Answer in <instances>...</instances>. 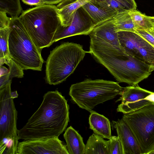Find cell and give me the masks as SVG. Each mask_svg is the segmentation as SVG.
Masks as SVG:
<instances>
[{
    "label": "cell",
    "mask_w": 154,
    "mask_h": 154,
    "mask_svg": "<svg viewBox=\"0 0 154 154\" xmlns=\"http://www.w3.org/2000/svg\"><path fill=\"white\" fill-rule=\"evenodd\" d=\"M69 121V106L58 91H49L39 107L25 125L18 130V139L24 140L58 137Z\"/></svg>",
    "instance_id": "1"
},
{
    "label": "cell",
    "mask_w": 154,
    "mask_h": 154,
    "mask_svg": "<svg viewBox=\"0 0 154 154\" xmlns=\"http://www.w3.org/2000/svg\"><path fill=\"white\" fill-rule=\"evenodd\" d=\"M36 46L40 50L53 43L55 32L61 25L55 5L43 4L23 11L18 17Z\"/></svg>",
    "instance_id": "2"
},
{
    "label": "cell",
    "mask_w": 154,
    "mask_h": 154,
    "mask_svg": "<svg viewBox=\"0 0 154 154\" xmlns=\"http://www.w3.org/2000/svg\"><path fill=\"white\" fill-rule=\"evenodd\" d=\"M8 48L11 58L24 70L41 71L44 61L18 17H11Z\"/></svg>",
    "instance_id": "3"
},
{
    "label": "cell",
    "mask_w": 154,
    "mask_h": 154,
    "mask_svg": "<svg viewBox=\"0 0 154 154\" xmlns=\"http://www.w3.org/2000/svg\"><path fill=\"white\" fill-rule=\"evenodd\" d=\"M88 51L82 45L64 42L51 51L46 62L45 80L50 85L59 84L73 72Z\"/></svg>",
    "instance_id": "4"
},
{
    "label": "cell",
    "mask_w": 154,
    "mask_h": 154,
    "mask_svg": "<svg viewBox=\"0 0 154 154\" xmlns=\"http://www.w3.org/2000/svg\"><path fill=\"white\" fill-rule=\"evenodd\" d=\"M123 88L118 82L87 79L72 85L69 94L79 107L90 112L98 104L120 95Z\"/></svg>",
    "instance_id": "5"
},
{
    "label": "cell",
    "mask_w": 154,
    "mask_h": 154,
    "mask_svg": "<svg viewBox=\"0 0 154 154\" xmlns=\"http://www.w3.org/2000/svg\"><path fill=\"white\" fill-rule=\"evenodd\" d=\"M92 56L118 82L130 85L138 84L154 71L149 65L128 54L112 56Z\"/></svg>",
    "instance_id": "6"
},
{
    "label": "cell",
    "mask_w": 154,
    "mask_h": 154,
    "mask_svg": "<svg viewBox=\"0 0 154 154\" xmlns=\"http://www.w3.org/2000/svg\"><path fill=\"white\" fill-rule=\"evenodd\" d=\"M122 119L135 136L141 154L154 149V105L125 114Z\"/></svg>",
    "instance_id": "7"
},
{
    "label": "cell",
    "mask_w": 154,
    "mask_h": 154,
    "mask_svg": "<svg viewBox=\"0 0 154 154\" xmlns=\"http://www.w3.org/2000/svg\"><path fill=\"white\" fill-rule=\"evenodd\" d=\"M91 55L115 56L126 53L121 46L113 18L96 25L89 33Z\"/></svg>",
    "instance_id": "8"
},
{
    "label": "cell",
    "mask_w": 154,
    "mask_h": 154,
    "mask_svg": "<svg viewBox=\"0 0 154 154\" xmlns=\"http://www.w3.org/2000/svg\"><path fill=\"white\" fill-rule=\"evenodd\" d=\"M11 82L0 88V141L11 143L17 147V113L11 95Z\"/></svg>",
    "instance_id": "9"
},
{
    "label": "cell",
    "mask_w": 154,
    "mask_h": 154,
    "mask_svg": "<svg viewBox=\"0 0 154 154\" xmlns=\"http://www.w3.org/2000/svg\"><path fill=\"white\" fill-rule=\"evenodd\" d=\"M119 42L126 53L149 66L154 71V48L135 32H118Z\"/></svg>",
    "instance_id": "10"
},
{
    "label": "cell",
    "mask_w": 154,
    "mask_h": 154,
    "mask_svg": "<svg viewBox=\"0 0 154 154\" xmlns=\"http://www.w3.org/2000/svg\"><path fill=\"white\" fill-rule=\"evenodd\" d=\"M18 154H69L58 137L24 140L19 143Z\"/></svg>",
    "instance_id": "11"
},
{
    "label": "cell",
    "mask_w": 154,
    "mask_h": 154,
    "mask_svg": "<svg viewBox=\"0 0 154 154\" xmlns=\"http://www.w3.org/2000/svg\"><path fill=\"white\" fill-rule=\"evenodd\" d=\"M153 93L140 87L138 84L124 88L121 97L117 101H122L117 109V112L127 114L154 103L146 99Z\"/></svg>",
    "instance_id": "12"
},
{
    "label": "cell",
    "mask_w": 154,
    "mask_h": 154,
    "mask_svg": "<svg viewBox=\"0 0 154 154\" xmlns=\"http://www.w3.org/2000/svg\"><path fill=\"white\" fill-rule=\"evenodd\" d=\"M96 25L82 7L75 12L69 25H60L55 32L53 43L73 36L88 35Z\"/></svg>",
    "instance_id": "13"
},
{
    "label": "cell",
    "mask_w": 154,
    "mask_h": 154,
    "mask_svg": "<svg viewBox=\"0 0 154 154\" xmlns=\"http://www.w3.org/2000/svg\"><path fill=\"white\" fill-rule=\"evenodd\" d=\"M112 125L121 140L124 154H141L139 145L131 130L122 119L112 121Z\"/></svg>",
    "instance_id": "14"
},
{
    "label": "cell",
    "mask_w": 154,
    "mask_h": 154,
    "mask_svg": "<svg viewBox=\"0 0 154 154\" xmlns=\"http://www.w3.org/2000/svg\"><path fill=\"white\" fill-rule=\"evenodd\" d=\"M93 0H64L56 6L61 26L70 23L76 11L84 5Z\"/></svg>",
    "instance_id": "15"
},
{
    "label": "cell",
    "mask_w": 154,
    "mask_h": 154,
    "mask_svg": "<svg viewBox=\"0 0 154 154\" xmlns=\"http://www.w3.org/2000/svg\"><path fill=\"white\" fill-rule=\"evenodd\" d=\"M82 7L97 25L113 17L117 13L103 6L99 0H93Z\"/></svg>",
    "instance_id": "16"
},
{
    "label": "cell",
    "mask_w": 154,
    "mask_h": 154,
    "mask_svg": "<svg viewBox=\"0 0 154 154\" xmlns=\"http://www.w3.org/2000/svg\"><path fill=\"white\" fill-rule=\"evenodd\" d=\"M89 118L90 128L94 133L109 140L112 137L111 125L109 119L104 116L92 110Z\"/></svg>",
    "instance_id": "17"
},
{
    "label": "cell",
    "mask_w": 154,
    "mask_h": 154,
    "mask_svg": "<svg viewBox=\"0 0 154 154\" xmlns=\"http://www.w3.org/2000/svg\"><path fill=\"white\" fill-rule=\"evenodd\" d=\"M69 154H85V145L83 138L72 126L67 128L63 134Z\"/></svg>",
    "instance_id": "18"
},
{
    "label": "cell",
    "mask_w": 154,
    "mask_h": 154,
    "mask_svg": "<svg viewBox=\"0 0 154 154\" xmlns=\"http://www.w3.org/2000/svg\"><path fill=\"white\" fill-rule=\"evenodd\" d=\"M93 133L88 139L85 145V154H109L108 140Z\"/></svg>",
    "instance_id": "19"
},
{
    "label": "cell",
    "mask_w": 154,
    "mask_h": 154,
    "mask_svg": "<svg viewBox=\"0 0 154 154\" xmlns=\"http://www.w3.org/2000/svg\"><path fill=\"white\" fill-rule=\"evenodd\" d=\"M129 11L117 13L113 17V22L117 32L120 31L135 32L136 30Z\"/></svg>",
    "instance_id": "20"
},
{
    "label": "cell",
    "mask_w": 154,
    "mask_h": 154,
    "mask_svg": "<svg viewBox=\"0 0 154 154\" xmlns=\"http://www.w3.org/2000/svg\"><path fill=\"white\" fill-rule=\"evenodd\" d=\"M104 6L117 13L125 11L136 10L135 0H99Z\"/></svg>",
    "instance_id": "21"
},
{
    "label": "cell",
    "mask_w": 154,
    "mask_h": 154,
    "mask_svg": "<svg viewBox=\"0 0 154 154\" xmlns=\"http://www.w3.org/2000/svg\"><path fill=\"white\" fill-rule=\"evenodd\" d=\"M7 61V64L9 67V71L7 74L0 76V88H1L9 81H12V78H21L23 77L24 69L11 58Z\"/></svg>",
    "instance_id": "22"
},
{
    "label": "cell",
    "mask_w": 154,
    "mask_h": 154,
    "mask_svg": "<svg viewBox=\"0 0 154 154\" xmlns=\"http://www.w3.org/2000/svg\"><path fill=\"white\" fill-rule=\"evenodd\" d=\"M10 31L9 27L0 29V66L6 64L11 58L8 48V38Z\"/></svg>",
    "instance_id": "23"
},
{
    "label": "cell",
    "mask_w": 154,
    "mask_h": 154,
    "mask_svg": "<svg viewBox=\"0 0 154 154\" xmlns=\"http://www.w3.org/2000/svg\"><path fill=\"white\" fill-rule=\"evenodd\" d=\"M129 13L137 29L148 30L154 27L153 24L149 16L136 9L130 11Z\"/></svg>",
    "instance_id": "24"
},
{
    "label": "cell",
    "mask_w": 154,
    "mask_h": 154,
    "mask_svg": "<svg viewBox=\"0 0 154 154\" xmlns=\"http://www.w3.org/2000/svg\"><path fill=\"white\" fill-rule=\"evenodd\" d=\"M0 11L15 18L18 17L23 11L20 0H0Z\"/></svg>",
    "instance_id": "25"
},
{
    "label": "cell",
    "mask_w": 154,
    "mask_h": 154,
    "mask_svg": "<svg viewBox=\"0 0 154 154\" xmlns=\"http://www.w3.org/2000/svg\"><path fill=\"white\" fill-rule=\"evenodd\" d=\"M109 154H124L122 145L120 137L112 136L108 140Z\"/></svg>",
    "instance_id": "26"
},
{
    "label": "cell",
    "mask_w": 154,
    "mask_h": 154,
    "mask_svg": "<svg viewBox=\"0 0 154 154\" xmlns=\"http://www.w3.org/2000/svg\"><path fill=\"white\" fill-rule=\"evenodd\" d=\"M147 41L154 48V27L148 30L137 29L135 31Z\"/></svg>",
    "instance_id": "27"
},
{
    "label": "cell",
    "mask_w": 154,
    "mask_h": 154,
    "mask_svg": "<svg viewBox=\"0 0 154 154\" xmlns=\"http://www.w3.org/2000/svg\"><path fill=\"white\" fill-rule=\"evenodd\" d=\"M7 13L0 11V29L9 27L11 22V17H8Z\"/></svg>",
    "instance_id": "28"
},
{
    "label": "cell",
    "mask_w": 154,
    "mask_h": 154,
    "mask_svg": "<svg viewBox=\"0 0 154 154\" xmlns=\"http://www.w3.org/2000/svg\"><path fill=\"white\" fill-rule=\"evenodd\" d=\"M25 4L30 6H38L44 4L42 0H21Z\"/></svg>",
    "instance_id": "29"
},
{
    "label": "cell",
    "mask_w": 154,
    "mask_h": 154,
    "mask_svg": "<svg viewBox=\"0 0 154 154\" xmlns=\"http://www.w3.org/2000/svg\"><path fill=\"white\" fill-rule=\"evenodd\" d=\"M64 0H42L44 4L54 5L58 4Z\"/></svg>",
    "instance_id": "30"
},
{
    "label": "cell",
    "mask_w": 154,
    "mask_h": 154,
    "mask_svg": "<svg viewBox=\"0 0 154 154\" xmlns=\"http://www.w3.org/2000/svg\"><path fill=\"white\" fill-rule=\"evenodd\" d=\"M9 71V69L5 67L2 65L0 66V76L7 74L8 73Z\"/></svg>",
    "instance_id": "31"
},
{
    "label": "cell",
    "mask_w": 154,
    "mask_h": 154,
    "mask_svg": "<svg viewBox=\"0 0 154 154\" xmlns=\"http://www.w3.org/2000/svg\"><path fill=\"white\" fill-rule=\"evenodd\" d=\"M146 99L154 103V92L149 95Z\"/></svg>",
    "instance_id": "32"
},
{
    "label": "cell",
    "mask_w": 154,
    "mask_h": 154,
    "mask_svg": "<svg viewBox=\"0 0 154 154\" xmlns=\"http://www.w3.org/2000/svg\"><path fill=\"white\" fill-rule=\"evenodd\" d=\"M11 95L13 99L17 98L18 96V94L17 91H11Z\"/></svg>",
    "instance_id": "33"
},
{
    "label": "cell",
    "mask_w": 154,
    "mask_h": 154,
    "mask_svg": "<svg viewBox=\"0 0 154 154\" xmlns=\"http://www.w3.org/2000/svg\"><path fill=\"white\" fill-rule=\"evenodd\" d=\"M149 18H150L151 21L153 24L154 27V17H151L149 16Z\"/></svg>",
    "instance_id": "34"
},
{
    "label": "cell",
    "mask_w": 154,
    "mask_h": 154,
    "mask_svg": "<svg viewBox=\"0 0 154 154\" xmlns=\"http://www.w3.org/2000/svg\"><path fill=\"white\" fill-rule=\"evenodd\" d=\"M148 154H154V149L149 152Z\"/></svg>",
    "instance_id": "35"
}]
</instances>
